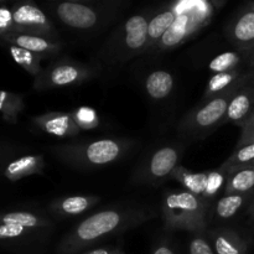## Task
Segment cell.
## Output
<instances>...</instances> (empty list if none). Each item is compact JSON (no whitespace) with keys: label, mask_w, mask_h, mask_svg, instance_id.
Returning <instances> with one entry per match:
<instances>
[{"label":"cell","mask_w":254,"mask_h":254,"mask_svg":"<svg viewBox=\"0 0 254 254\" xmlns=\"http://www.w3.org/2000/svg\"><path fill=\"white\" fill-rule=\"evenodd\" d=\"M150 218L146 210L133 206L106 208L88 216L57 245V254H78L99 241L136 227Z\"/></svg>","instance_id":"obj_1"},{"label":"cell","mask_w":254,"mask_h":254,"mask_svg":"<svg viewBox=\"0 0 254 254\" xmlns=\"http://www.w3.org/2000/svg\"><path fill=\"white\" fill-rule=\"evenodd\" d=\"M153 15L154 11L149 9L128 17L103 45L102 59L108 64H122L138 55L146 54L148 26Z\"/></svg>","instance_id":"obj_2"},{"label":"cell","mask_w":254,"mask_h":254,"mask_svg":"<svg viewBox=\"0 0 254 254\" xmlns=\"http://www.w3.org/2000/svg\"><path fill=\"white\" fill-rule=\"evenodd\" d=\"M131 141L106 138L73 143L54 148V155L61 163L78 169H97L119 160L130 149Z\"/></svg>","instance_id":"obj_3"},{"label":"cell","mask_w":254,"mask_h":254,"mask_svg":"<svg viewBox=\"0 0 254 254\" xmlns=\"http://www.w3.org/2000/svg\"><path fill=\"white\" fill-rule=\"evenodd\" d=\"M218 11V2L207 0H185L180 1V12L168 30L154 52L175 50L188 42L191 37L207 26Z\"/></svg>","instance_id":"obj_4"},{"label":"cell","mask_w":254,"mask_h":254,"mask_svg":"<svg viewBox=\"0 0 254 254\" xmlns=\"http://www.w3.org/2000/svg\"><path fill=\"white\" fill-rule=\"evenodd\" d=\"M207 212L208 203L188 191H171L164 197L163 217L169 230L205 233Z\"/></svg>","instance_id":"obj_5"},{"label":"cell","mask_w":254,"mask_h":254,"mask_svg":"<svg viewBox=\"0 0 254 254\" xmlns=\"http://www.w3.org/2000/svg\"><path fill=\"white\" fill-rule=\"evenodd\" d=\"M240 88L232 89L206 101L203 106L189 113L181 121L179 131L190 138H201L215 130L218 126L226 122L228 104Z\"/></svg>","instance_id":"obj_6"},{"label":"cell","mask_w":254,"mask_h":254,"mask_svg":"<svg viewBox=\"0 0 254 254\" xmlns=\"http://www.w3.org/2000/svg\"><path fill=\"white\" fill-rule=\"evenodd\" d=\"M112 10L107 5L92 1H62L55 6V15L57 19L69 29L89 31L96 30L107 21Z\"/></svg>","instance_id":"obj_7"},{"label":"cell","mask_w":254,"mask_h":254,"mask_svg":"<svg viewBox=\"0 0 254 254\" xmlns=\"http://www.w3.org/2000/svg\"><path fill=\"white\" fill-rule=\"evenodd\" d=\"M92 76L93 69L89 66L74 60L62 59L42 69L35 79V87L37 89L64 88L83 83Z\"/></svg>","instance_id":"obj_8"},{"label":"cell","mask_w":254,"mask_h":254,"mask_svg":"<svg viewBox=\"0 0 254 254\" xmlns=\"http://www.w3.org/2000/svg\"><path fill=\"white\" fill-rule=\"evenodd\" d=\"M174 180H178L186 191L208 203L218 193L220 189L226 185V173L220 169L208 173H192L179 165L170 175Z\"/></svg>","instance_id":"obj_9"},{"label":"cell","mask_w":254,"mask_h":254,"mask_svg":"<svg viewBox=\"0 0 254 254\" xmlns=\"http://www.w3.org/2000/svg\"><path fill=\"white\" fill-rule=\"evenodd\" d=\"M183 149L180 146L166 145L156 149L139 168L138 180L144 183H160L170 178L179 166Z\"/></svg>","instance_id":"obj_10"},{"label":"cell","mask_w":254,"mask_h":254,"mask_svg":"<svg viewBox=\"0 0 254 254\" xmlns=\"http://www.w3.org/2000/svg\"><path fill=\"white\" fill-rule=\"evenodd\" d=\"M14 27L21 34L36 35L57 40V31L44 11L31 2L21 4L12 11Z\"/></svg>","instance_id":"obj_11"},{"label":"cell","mask_w":254,"mask_h":254,"mask_svg":"<svg viewBox=\"0 0 254 254\" xmlns=\"http://www.w3.org/2000/svg\"><path fill=\"white\" fill-rule=\"evenodd\" d=\"M228 41L240 51L254 50V2H248L240 9L226 27Z\"/></svg>","instance_id":"obj_12"},{"label":"cell","mask_w":254,"mask_h":254,"mask_svg":"<svg viewBox=\"0 0 254 254\" xmlns=\"http://www.w3.org/2000/svg\"><path fill=\"white\" fill-rule=\"evenodd\" d=\"M254 78V68L246 69L240 68L231 72H222L216 73L208 79L206 84L205 92H203V101L213 98V97L221 96V94L230 92L232 89H237L245 86L246 83Z\"/></svg>","instance_id":"obj_13"},{"label":"cell","mask_w":254,"mask_h":254,"mask_svg":"<svg viewBox=\"0 0 254 254\" xmlns=\"http://www.w3.org/2000/svg\"><path fill=\"white\" fill-rule=\"evenodd\" d=\"M35 122L42 131L57 138H73L81 131V129L74 123L72 113L52 112L37 117Z\"/></svg>","instance_id":"obj_14"},{"label":"cell","mask_w":254,"mask_h":254,"mask_svg":"<svg viewBox=\"0 0 254 254\" xmlns=\"http://www.w3.org/2000/svg\"><path fill=\"white\" fill-rule=\"evenodd\" d=\"M99 201L98 196H64L52 201L50 211L57 218H71L92 210Z\"/></svg>","instance_id":"obj_15"},{"label":"cell","mask_w":254,"mask_h":254,"mask_svg":"<svg viewBox=\"0 0 254 254\" xmlns=\"http://www.w3.org/2000/svg\"><path fill=\"white\" fill-rule=\"evenodd\" d=\"M254 109V82L251 79L248 83L241 87L231 99L227 109L226 122H231L237 126H242Z\"/></svg>","instance_id":"obj_16"},{"label":"cell","mask_w":254,"mask_h":254,"mask_svg":"<svg viewBox=\"0 0 254 254\" xmlns=\"http://www.w3.org/2000/svg\"><path fill=\"white\" fill-rule=\"evenodd\" d=\"M179 12H180V1H176L169 5L163 11L153 15L148 26V49H146V52L154 51L156 45L161 41L164 35L168 32L171 25L174 24Z\"/></svg>","instance_id":"obj_17"},{"label":"cell","mask_w":254,"mask_h":254,"mask_svg":"<svg viewBox=\"0 0 254 254\" xmlns=\"http://www.w3.org/2000/svg\"><path fill=\"white\" fill-rule=\"evenodd\" d=\"M11 41L14 46L34 52V54L39 55L41 59L59 55L62 49V45L59 40L36 36V35L16 34L15 36H11Z\"/></svg>","instance_id":"obj_18"},{"label":"cell","mask_w":254,"mask_h":254,"mask_svg":"<svg viewBox=\"0 0 254 254\" xmlns=\"http://www.w3.org/2000/svg\"><path fill=\"white\" fill-rule=\"evenodd\" d=\"M210 238L216 254H247V243L233 230H215Z\"/></svg>","instance_id":"obj_19"},{"label":"cell","mask_w":254,"mask_h":254,"mask_svg":"<svg viewBox=\"0 0 254 254\" xmlns=\"http://www.w3.org/2000/svg\"><path fill=\"white\" fill-rule=\"evenodd\" d=\"M145 91L150 98L155 101L168 98L174 91L175 79L170 72L165 69H156L145 78Z\"/></svg>","instance_id":"obj_20"},{"label":"cell","mask_w":254,"mask_h":254,"mask_svg":"<svg viewBox=\"0 0 254 254\" xmlns=\"http://www.w3.org/2000/svg\"><path fill=\"white\" fill-rule=\"evenodd\" d=\"M44 170V159L41 155L22 156L12 161L6 169V176L10 180H20L32 174H40Z\"/></svg>","instance_id":"obj_21"},{"label":"cell","mask_w":254,"mask_h":254,"mask_svg":"<svg viewBox=\"0 0 254 254\" xmlns=\"http://www.w3.org/2000/svg\"><path fill=\"white\" fill-rule=\"evenodd\" d=\"M254 189V169H240L230 174L225 185V195H247Z\"/></svg>","instance_id":"obj_22"},{"label":"cell","mask_w":254,"mask_h":254,"mask_svg":"<svg viewBox=\"0 0 254 254\" xmlns=\"http://www.w3.org/2000/svg\"><path fill=\"white\" fill-rule=\"evenodd\" d=\"M252 51H227L217 55L213 57L208 64V69L216 73H222V72H231L235 69L243 68L242 64L246 61V56Z\"/></svg>","instance_id":"obj_23"},{"label":"cell","mask_w":254,"mask_h":254,"mask_svg":"<svg viewBox=\"0 0 254 254\" xmlns=\"http://www.w3.org/2000/svg\"><path fill=\"white\" fill-rule=\"evenodd\" d=\"M254 160V143L248 145L241 146L236 149L235 153L220 166V170L226 174H231L233 171H237L243 169L248 164Z\"/></svg>","instance_id":"obj_24"},{"label":"cell","mask_w":254,"mask_h":254,"mask_svg":"<svg viewBox=\"0 0 254 254\" xmlns=\"http://www.w3.org/2000/svg\"><path fill=\"white\" fill-rule=\"evenodd\" d=\"M10 54H11L15 62L19 64L21 67H24L32 76L37 77L42 72L41 57L39 55L34 54L31 51H27L25 49H21V47L14 46V45L10 47Z\"/></svg>","instance_id":"obj_25"},{"label":"cell","mask_w":254,"mask_h":254,"mask_svg":"<svg viewBox=\"0 0 254 254\" xmlns=\"http://www.w3.org/2000/svg\"><path fill=\"white\" fill-rule=\"evenodd\" d=\"M1 223L5 225H16L25 228H39L47 227L50 222L40 216L31 212H10L1 217Z\"/></svg>","instance_id":"obj_26"},{"label":"cell","mask_w":254,"mask_h":254,"mask_svg":"<svg viewBox=\"0 0 254 254\" xmlns=\"http://www.w3.org/2000/svg\"><path fill=\"white\" fill-rule=\"evenodd\" d=\"M247 195H225L216 205V215L221 220H228L233 217L245 205Z\"/></svg>","instance_id":"obj_27"},{"label":"cell","mask_w":254,"mask_h":254,"mask_svg":"<svg viewBox=\"0 0 254 254\" xmlns=\"http://www.w3.org/2000/svg\"><path fill=\"white\" fill-rule=\"evenodd\" d=\"M72 117L81 130H91L99 126L98 113L91 107H79L72 112Z\"/></svg>","instance_id":"obj_28"},{"label":"cell","mask_w":254,"mask_h":254,"mask_svg":"<svg viewBox=\"0 0 254 254\" xmlns=\"http://www.w3.org/2000/svg\"><path fill=\"white\" fill-rule=\"evenodd\" d=\"M189 254H216V252L203 233H196L189 243Z\"/></svg>","instance_id":"obj_29"},{"label":"cell","mask_w":254,"mask_h":254,"mask_svg":"<svg viewBox=\"0 0 254 254\" xmlns=\"http://www.w3.org/2000/svg\"><path fill=\"white\" fill-rule=\"evenodd\" d=\"M26 230H29V228H25L16 225H5V223H1L0 225V238H2V240L17 238Z\"/></svg>","instance_id":"obj_30"},{"label":"cell","mask_w":254,"mask_h":254,"mask_svg":"<svg viewBox=\"0 0 254 254\" xmlns=\"http://www.w3.org/2000/svg\"><path fill=\"white\" fill-rule=\"evenodd\" d=\"M14 27L12 21V11L6 7H0V32L9 31Z\"/></svg>","instance_id":"obj_31"},{"label":"cell","mask_w":254,"mask_h":254,"mask_svg":"<svg viewBox=\"0 0 254 254\" xmlns=\"http://www.w3.org/2000/svg\"><path fill=\"white\" fill-rule=\"evenodd\" d=\"M151 254H178V252H176L175 248L171 246L170 242H168V241H161V242H159L158 245L154 247Z\"/></svg>","instance_id":"obj_32"},{"label":"cell","mask_w":254,"mask_h":254,"mask_svg":"<svg viewBox=\"0 0 254 254\" xmlns=\"http://www.w3.org/2000/svg\"><path fill=\"white\" fill-rule=\"evenodd\" d=\"M254 143V128L250 129L247 131H242L240 136V140L237 143V148H241V146L248 145V144H253Z\"/></svg>","instance_id":"obj_33"},{"label":"cell","mask_w":254,"mask_h":254,"mask_svg":"<svg viewBox=\"0 0 254 254\" xmlns=\"http://www.w3.org/2000/svg\"><path fill=\"white\" fill-rule=\"evenodd\" d=\"M117 251H118V248H114V247H99V248H94V250L84 251V252L79 254H116Z\"/></svg>","instance_id":"obj_34"},{"label":"cell","mask_w":254,"mask_h":254,"mask_svg":"<svg viewBox=\"0 0 254 254\" xmlns=\"http://www.w3.org/2000/svg\"><path fill=\"white\" fill-rule=\"evenodd\" d=\"M241 128H242V131H247L250 130V129L254 128V109L252 111V113L250 114V117L246 119L245 123L241 126Z\"/></svg>","instance_id":"obj_35"},{"label":"cell","mask_w":254,"mask_h":254,"mask_svg":"<svg viewBox=\"0 0 254 254\" xmlns=\"http://www.w3.org/2000/svg\"><path fill=\"white\" fill-rule=\"evenodd\" d=\"M248 213H250L251 220H252L254 222V198L252 200V202H251L250 207H248Z\"/></svg>","instance_id":"obj_36"},{"label":"cell","mask_w":254,"mask_h":254,"mask_svg":"<svg viewBox=\"0 0 254 254\" xmlns=\"http://www.w3.org/2000/svg\"><path fill=\"white\" fill-rule=\"evenodd\" d=\"M245 168H248V169H254V160L252 161V163L248 164L247 166H245ZM245 168H243V169H245Z\"/></svg>","instance_id":"obj_37"},{"label":"cell","mask_w":254,"mask_h":254,"mask_svg":"<svg viewBox=\"0 0 254 254\" xmlns=\"http://www.w3.org/2000/svg\"><path fill=\"white\" fill-rule=\"evenodd\" d=\"M116 254H123V252H122V251L119 250V248H118V251H117V253H116Z\"/></svg>","instance_id":"obj_38"},{"label":"cell","mask_w":254,"mask_h":254,"mask_svg":"<svg viewBox=\"0 0 254 254\" xmlns=\"http://www.w3.org/2000/svg\"><path fill=\"white\" fill-rule=\"evenodd\" d=\"M253 82H254V78H253Z\"/></svg>","instance_id":"obj_39"}]
</instances>
